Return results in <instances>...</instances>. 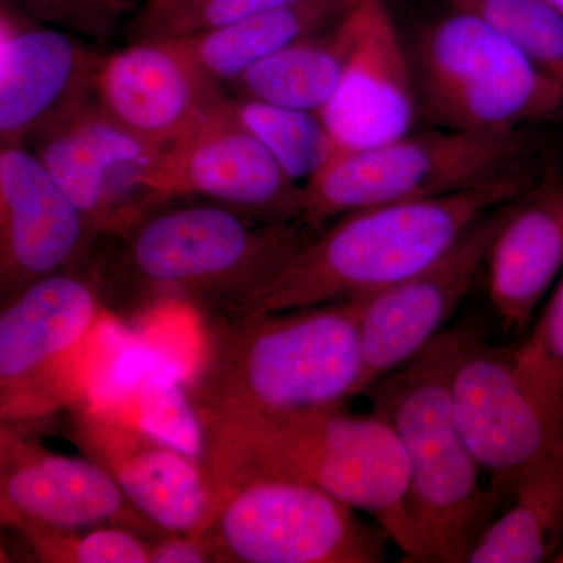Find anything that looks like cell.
<instances>
[{
    "label": "cell",
    "mask_w": 563,
    "mask_h": 563,
    "mask_svg": "<svg viewBox=\"0 0 563 563\" xmlns=\"http://www.w3.org/2000/svg\"><path fill=\"white\" fill-rule=\"evenodd\" d=\"M540 179L529 169L472 190L352 211L314 233L224 312L242 320L372 298L439 261L481 218Z\"/></svg>",
    "instance_id": "obj_1"
},
{
    "label": "cell",
    "mask_w": 563,
    "mask_h": 563,
    "mask_svg": "<svg viewBox=\"0 0 563 563\" xmlns=\"http://www.w3.org/2000/svg\"><path fill=\"white\" fill-rule=\"evenodd\" d=\"M206 432L202 466L211 514L222 496L251 481H298L372 515L388 540L417 562L407 515L409 462L380 415L332 407L217 422Z\"/></svg>",
    "instance_id": "obj_2"
},
{
    "label": "cell",
    "mask_w": 563,
    "mask_h": 563,
    "mask_svg": "<svg viewBox=\"0 0 563 563\" xmlns=\"http://www.w3.org/2000/svg\"><path fill=\"white\" fill-rule=\"evenodd\" d=\"M317 232L303 220L272 224L213 202H163L101 233L85 265L101 299L228 309Z\"/></svg>",
    "instance_id": "obj_3"
},
{
    "label": "cell",
    "mask_w": 563,
    "mask_h": 563,
    "mask_svg": "<svg viewBox=\"0 0 563 563\" xmlns=\"http://www.w3.org/2000/svg\"><path fill=\"white\" fill-rule=\"evenodd\" d=\"M361 317L362 299L233 320L192 385L203 426L332 409L362 395Z\"/></svg>",
    "instance_id": "obj_4"
},
{
    "label": "cell",
    "mask_w": 563,
    "mask_h": 563,
    "mask_svg": "<svg viewBox=\"0 0 563 563\" xmlns=\"http://www.w3.org/2000/svg\"><path fill=\"white\" fill-rule=\"evenodd\" d=\"M476 336L472 329L440 333L417 357L363 391L406 451L417 562H466L499 499L483 487V470L454 412V369Z\"/></svg>",
    "instance_id": "obj_5"
},
{
    "label": "cell",
    "mask_w": 563,
    "mask_h": 563,
    "mask_svg": "<svg viewBox=\"0 0 563 563\" xmlns=\"http://www.w3.org/2000/svg\"><path fill=\"white\" fill-rule=\"evenodd\" d=\"M420 109L454 131L517 133L563 118L561 92L506 33L453 9L426 25L412 54Z\"/></svg>",
    "instance_id": "obj_6"
},
{
    "label": "cell",
    "mask_w": 563,
    "mask_h": 563,
    "mask_svg": "<svg viewBox=\"0 0 563 563\" xmlns=\"http://www.w3.org/2000/svg\"><path fill=\"white\" fill-rule=\"evenodd\" d=\"M525 157L521 132H410L372 150L335 155L303 184L302 220L321 231L352 211L472 190L529 172Z\"/></svg>",
    "instance_id": "obj_7"
},
{
    "label": "cell",
    "mask_w": 563,
    "mask_h": 563,
    "mask_svg": "<svg viewBox=\"0 0 563 563\" xmlns=\"http://www.w3.org/2000/svg\"><path fill=\"white\" fill-rule=\"evenodd\" d=\"M354 510L310 484L257 479L222 496L199 536L213 562H384L387 533L361 523Z\"/></svg>",
    "instance_id": "obj_8"
},
{
    "label": "cell",
    "mask_w": 563,
    "mask_h": 563,
    "mask_svg": "<svg viewBox=\"0 0 563 563\" xmlns=\"http://www.w3.org/2000/svg\"><path fill=\"white\" fill-rule=\"evenodd\" d=\"M96 239L155 203L168 146L136 135L103 111L95 96L77 103L29 139Z\"/></svg>",
    "instance_id": "obj_9"
},
{
    "label": "cell",
    "mask_w": 563,
    "mask_h": 563,
    "mask_svg": "<svg viewBox=\"0 0 563 563\" xmlns=\"http://www.w3.org/2000/svg\"><path fill=\"white\" fill-rule=\"evenodd\" d=\"M455 420L498 498L533 462L563 442V409L520 373L510 347L477 335L454 369Z\"/></svg>",
    "instance_id": "obj_10"
},
{
    "label": "cell",
    "mask_w": 563,
    "mask_h": 563,
    "mask_svg": "<svg viewBox=\"0 0 563 563\" xmlns=\"http://www.w3.org/2000/svg\"><path fill=\"white\" fill-rule=\"evenodd\" d=\"M225 101L169 144L155 181V203L207 201L272 224L302 220L303 185L233 120Z\"/></svg>",
    "instance_id": "obj_11"
},
{
    "label": "cell",
    "mask_w": 563,
    "mask_h": 563,
    "mask_svg": "<svg viewBox=\"0 0 563 563\" xmlns=\"http://www.w3.org/2000/svg\"><path fill=\"white\" fill-rule=\"evenodd\" d=\"M521 198L481 218L428 268L362 299V395L385 374L417 357L443 333L444 324L472 291L496 236Z\"/></svg>",
    "instance_id": "obj_12"
},
{
    "label": "cell",
    "mask_w": 563,
    "mask_h": 563,
    "mask_svg": "<svg viewBox=\"0 0 563 563\" xmlns=\"http://www.w3.org/2000/svg\"><path fill=\"white\" fill-rule=\"evenodd\" d=\"M92 95L113 120L161 146L179 140L228 99L173 38L132 40L101 55Z\"/></svg>",
    "instance_id": "obj_13"
},
{
    "label": "cell",
    "mask_w": 563,
    "mask_h": 563,
    "mask_svg": "<svg viewBox=\"0 0 563 563\" xmlns=\"http://www.w3.org/2000/svg\"><path fill=\"white\" fill-rule=\"evenodd\" d=\"M87 218L25 144L0 146V280L10 298L31 282L87 262Z\"/></svg>",
    "instance_id": "obj_14"
},
{
    "label": "cell",
    "mask_w": 563,
    "mask_h": 563,
    "mask_svg": "<svg viewBox=\"0 0 563 563\" xmlns=\"http://www.w3.org/2000/svg\"><path fill=\"white\" fill-rule=\"evenodd\" d=\"M361 29L339 88L320 117L336 154L372 150L413 131L420 113L412 57L385 0H357Z\"/></svg>",
    "instance_id": "obj_15"
},
{
    "label": "cell",
    "mask_w": 563,
    "mask_h": 563,
    "mask_svg": "<svg viewBox=\"0 0 563 563\" xmlns=\"http://www.w3.org/2000/svg\"><path fill=\"white\" fill-rule=\"evenodd\" d=\"M70 437L162 532L199 536L209 525L211 493L201 463L95 409L74 413Z\"/></svg>",
    "instance_id": "obj_16"
},
{
    "label": "cell",
    "mask_w": 563,
    "mask_h": 563,
    "mask_svg": "<svg viewBox=\"0 0 563 563\" xmlns=\"http://www.w3.org/2000/svg\"><path fill=\"white\" fill-rule=\"evenodd\" d=\"M99 58L76 33L0 3V146L27 143L52 120L92 98Z\"/></svg>",
    "instance_id": "obj_17"
},
{
    "label": "cell",
    "mask_w": 563,
    "mask_h": 563,
    "mask_svg": "<svg viewBox=\"0 0 563 563\" xmlns=\"http://www.w3.org/2000/svg\"><path fill=\"white\" fill-rule=\"evenodd\" d=\"M2 514L18 528L77 532L124 526L155 533L102 466L2 440Z\"/></svg>",
    "instance_id": "obj_18"
},
{
    "label": "cell",
    "mask_w": 563,
    "mask_h": 563,
    "mask_svg": "<svg viewBox=\"0 0 563 563\" xmlns=\"http://www.w3.org/2000/svg\"><path fill=\"white\" fill-rule=\"evenodd\" d=\"M101 301L91 277L73 269L33 280L7 298L0 314L2 409L79 346Z\"/></svg>",
    "instance_id": "obj_19"
},
{
    "label": "cell",
    "mask_w": 563,
    "mask_h": 563,
    "mask_svg": "<svg viewBox=\"0 0 563 563\" xmlns=\"http://www.w3.org/2000/svg\"><path fill=\"white\" fill-rule=\"evenodd\" d=\"M488 296L510 329L525 331L563 272V172L526 192L488 255Z\"/></svg>",
    "instance_id": "obj_20"
},
{
    "label": "cell",
    "mask_w": 563,
    "mask_h": 563,
    "mask_svg": "<svg viewBox=\"0 0 563 563\" xmlns=\"http://www.w3.org/2000/svg\"><path fill=\"white\" fill-rule=\"evenodd\" d=\"M358 29L361 16L355 0L342 20L251 66L225 92L321 113L339 88L357 43Z\"/></svg>",
    "instance_id": "obj_21"
},
{
    "label": "cell",
    "mask_w": 563,
    "mask_h": 563,
    "mask_svg": "<svg viewBox=\"0 0 563 563\" xmlns=\"http://www.w3.org/2000/svg\"><path fill=\"white\" fill-rule=\"evenodd\" d=\"M355 0H302L262 11L179 41L211 80L228 91L251 66L296 41L331 27Z\"/></svg>",
    "instance_id": "obj_22"
},
{
    "label": "cell",
    "mask_w": 563,
    "mask_h": 563,
    "mask_svg": "<svg viewBox=\"0 0 563 563\" xmlns=\"http://www.w3.org/2000/svg\"><path fill=\"white\" fill-rule=\"evenodd\" d=\"M512 504L481 533L466 562L555 561L563 548V442L515 481Z\"/></svg>",
    "instance_id": "obj_23"
},
{
    "label": "cell",
    "mask_w": 563,
    "mask_h": 563,
    "mask_svg": "<svg viewBox=\"0 0 563 563\" xmlns=\"http://www.w3.org/2000/svg\"><path fill=\"white\" fill-rule=\"evenodd\" d=\"M225 110L299 184L312 179L335 157V144L320 113L229 95Z\"/></svg>",
    "instance_id": "obj_24"
},
{
    "label": "cell",
    "mask_w": 563,
    "mask_h": 563,
    "mask_svg": "<svg viewBox=\"0 0 563 563\" xmlns=\"http://www.w3.org/2000/svg\"><path fill=\"white\" fill-rule=\"evenodd\" d=\"M506 33L561 92L563 101V13L550 0H446Z\"/></svg>",
    "instance_id": "obj_25"
},
{
    "label": "cell",
    "mask_w": 563,
    "mask_h": 563,
    "mask_svg": "<svg viewBox=\"0 0 563 563\" xmlns=\"http://www.w3.org/2000/svg\"><path fill=\"white\" fill-rule=\"evenodd\" d=\"M135 406L141 431L203 465L206 426L176 373L165 368L147 373L136 385Z\"/></svg>",
    "instance_id": "obj_26"
},
{
    "label": "cell",
    "mask_w": 563,
    "mask_h": 563,
    "mask_svg": "<svg viewBox=\"0 0 563 563\" xmlns=\"http://www.w3.org/2000/svg\"><path fill=\"white\" fill-rule=\"evenodd\" d=\"M302 0H143L133 40L184 38Z\"/></svg>",
    "instance_id": "obj_27"
},
{
    "label": "cell",
    "mask_w": 563,
    "mask_h": 563,
    "mask_svg": "<svg viewBox=\"0 0 563 563\" xmlns=\"http://www.w3.org/2000/svg\"><path fill=\"white\" fill-rule=\"evenodd\" d=\"M41 558L70 563H150V544L141 533L124 526H99L90 532H58L21 528Z\"/></svg>",
    "instance_id": "obj_28"
},
{
    "label": "cell",
    "mask_w": 563,
    "mask_h": 563,
    "mask_svg": "<svg viewBox=\"0 0 563 563\" xmlns=\"http://www.w3.org/2000/svg\"><path fill=\"white\" fill-rule=\"evenodd\" d=\"M510 350L526 379L563 409V272L536 328Z\"/></svg>",
    "instance_id": "obj_29"
},
{
    "label": "cell",
    "mask_w": 563,
    "mask_h": 563,
    "mask_svg": "<svg viewBox=\"0 0 563 563\" xmlns=\"http://www.w3.org/2000/svg\"><path fill=\"white\" fill-rule=\"evenodd\" d=\"M33 21L102 40L121 16L107 0H0Z\"/></svg>",
    "instance_id": "obj_30"
},
{
    "label": "cell",
    "mask_w": 563,
    "mask_h": 563,
    "mask_svg": "<svg viewBox=\"0 0 563 563\" xmlns=\"http://www.w3.org/2000/svg\"><path fill=\"white\" fill-rule=\"evenodd\" d=\"M213 562L209 547L201 536L166 533L150 550V563Z\"/></svg>",
    "instance_id": "obj_31"
},
{
    "label": "cell",
    "mask_w": 563,
    "mask_h": 563,
    "mask_svg": "<svg viewBox=\"0 0 563 563\" xmlns=\"http://www.w3.org/2000/svg\"><path fill=\"white\" fill-rule=\"evenodd\" d=\"M107 2H109L110 5L113 7V9L117 10L120 14H122V11L131 5V0H107Z\"/></svg>",
    "instance_id": "obj_32"
},
{
    "label": "cell",
    "mask_w": 563,
    "mask_h": 563,
    "mask_svg": "<svg viewBox=\"0 0 563 563\" xmlns=\"http://www.w3.org/2000/svg\"><path fill=\"white\" fill-rule=\"evenodd\" d=\"M551 3L563 13V0H550Z\"/></svg>",
    "instance_id": "obj_33"
},
{
    "label": "cell",
    "mask_w": 563,
    "mask_h": 563,
    "mask_svg": "<svg viewBox=\"0 0 563 563\" xmlns=\"http://www.w3.org/2000/svg\"><path fill=\"white\" fill-rule=\"evenodd\" d=\"M554 562L563 563V548L561 550V553L558 554V558H555Z\"/></svg>",
    "instance_id": "obj_34"
}]
</instances>
